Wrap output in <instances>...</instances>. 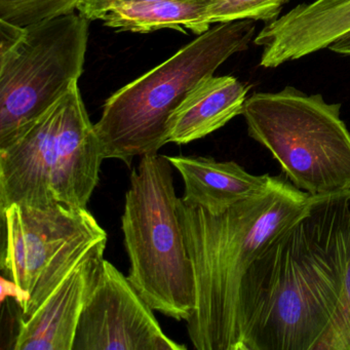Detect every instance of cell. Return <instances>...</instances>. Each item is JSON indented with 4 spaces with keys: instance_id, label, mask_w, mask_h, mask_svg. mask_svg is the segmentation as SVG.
I'll return each mask as SVG.
<instances>
[{
    "instance_id": "2e32d148",
    "label": "cell",
    "mask_w": 350,
    "mask_h": 350,
    "mask_svg": "<svg viewBox=\"0 0 350 350\" xmlns=\"http://www.w3.org/2000/svg\"><path fill=\"white\" fill-rule=\"evenodd\" d=\"M288 0H208L206 20L208 25L241 20L270 22L278 19Z\"/></svg>"
},
{
    "instance_id": "9a60e30c",
    "label": "cell",
    "mask_w": 350,
    "mask_h": 350,
    "mask_svg": "<svg viewBox=\"0 0 350 350\" xmlns=\"http://www.w3.org/2000/svg\"><path fill=\"white\" fill-rule=\"evenodd\" d=\"M81 0H0V20L27 28L75 13Z\"/></svg>"
},
{
    "instance_id": "ba28073f",
    "label": "cell",
    "mask_w": 350,
    "mask_h": 350,
    "mask_svg": "<svg viewBox=\"0 0 350 350\" xmlns=\"http://www.w3.org/2000/svg\"><path fill=\"white\" fill-rule=\"evenodd\" d=\"M1 216V270L29 296L22 317L32 314L91 250L108 241L87 208L12 204Z\"/></svg>"
},
{
    "instance_id": "5b68a950",
    "label": "cell",
    "mask_w": 350,
    "mask_h": 350,
    "mask_svg": "<svg viewBox=\"0 0 350 350\" xmlns=\"http://www.w3.org/2000/svg\"><path fill=\"white\" fill-rule=\"evenodd\" d=\"M172 167L165 155L141 157L131 175L122 229L131 284L153 310L180 321L193 312L196 284Z\"/></svg>"
},
{
    "instance_id": "7c38bea8",
    "label": "cell",
    "mask_w": 350,
    "mask_h": 350,
    "mask_svg": "<svg viewBox=\"0 0 350 350\" xmlns=\"http://www.w3.org/2000/svg\"><path fill=\"white\" fill-rule=\"evenodd\" d=\"M184 181L183 198L190 206L221 214L233 204L263 192L271 176L253 175L234 161L212 157H167Z\"/></svg>"
},
{
    "instance_id": "9c48e42d",
    "label": "cell",
    "mask_w": 350,
    "mask_h": 350,
    "mask_svg": "<svg viewBox=\"0 0 350 350\" xmlns=\"http://www.w3.org/2000/svg\"><path fill=\"white\" fill-rule=\"evenodd\" d=\"M165 335L128 276L104 259L79 319L73 350H185Z\"/></svg>"
},
{
    "instance_id": "7a4b0ae2",
    "label": "cell",
    "mask_w": 350,
    "mask_h": 350,
    "mask_svg": "<svg viewBox=\"0 0 350 350\" xmlns=\"http://www.w3.org/2000/svg\"><path fill=\"white\" fill-rule=\"evenodd\" d=\"M312 200L288 180L274 176L263 192L221 214L178 200L193 266L196 306L186 323L196 349L243 350L239 294L243 278L262 251L308 213Z\"/></svg>"
},
{
    "instance_id": "30bf717a",
    "label": "cell",
    "mask_w": 350,
    "mask_h": 350,
    "mask_svg": "<svg viewBox=\"0 0 350 350\" xmlns=\"http://www.w3.org/2000/svg\"><path fill=\"white\" fill-rule=\"evenodd\" d=\"M106 245H96L32 314L21 317L12 349L73 350L79 319L101 274Z\"/></svg>"
},
{
    "instance_id": "4fadbf2b",
    "label": "cell",
    "mask_w": 350,
    "mask_h": 350,
    "mask_svg": "<svg viewBox=\"0 0 350 350\" xmlns=\"http://www.w3.org/2000/svg\"><path fill=\"white\" fill-rule=\"evenodd\" d=\"M249 87L230 75L202 79L167 122V143L185 145L223 128L243 113Z\"/></svg>"
},
{
    "instance_id": "52a82bcc",
    "label": "cell",
    "mask_w": 350,
    "mask_h": 350,
    "mask_svg": "<svg viewBox=\"0 0 350 350\" xmlns=\"http://www.w3.org/2000/svg\"><path fill=\"white\" fill-rule=\"evenodd\" d=\"M90 20L75 13L25 29L0 52V146L50 109L83 72Z\"/></svg>"
},
{
    "instance_id": "6da1fadb",
    "label": "cell",
    "mask_w": 350,
    "mask_h": 350,
    "mask_svg": "<svg viewBox=\"0 0 350 350\" xmlns=\"http://www.w3.org/2000/svg\"><path fill=\"white\" fill-rule=\"evenodd\" d=\"M349 192L313 196L250 266L239 294L243 350H315L343 292Z\"/></svg>"
},
{
    "instance_id": "e0dca14e",
    "label": "cell",
    "mask_w": 350,
    "mask_h": 350,
    "mask_svg": "<svg viewBox=\"0 0 350 350\" xmlns=\"http://www.w3.org/2000/svg\"><path fill=\"white\" fill-rule=\"evenodd\" d=\"M315 350H350V215L348 222L347 267L341 300L331 325Z\"/></svg>"
},
{
    "instance_id": "ffe728a7",
    "label": "cell",
    "mask_w": 350,
    "mask_h": 350,
    "mask_svg": "<svg viewBox=\"0 0 350 350\" xmlns=\"http://www.w3.org/2000/svg\"><path fill=\"white\" fill-rule=\"evenodd\" d=\"M327 49H329L332 52L336 53V54L350 56V31L338 38Z\"/></svg>"
},
{
    "instance_id": "ac0fdd59",
    "label": "cell",
    "mask_w": 350,
    "mask_h": 350,
    "mask_svg": "<svg viewBox=\"0 0 350 350\" xmlns=\"http://www.w3.org/2000/svg\"><path fill=\"white\" fill-rule=\"evenodd\" d=\"M159 1V0H81L77 10L79 14L90 21L101 20L110 10L129 3Z\"/></svg>"
},
{
    "instance_id": "8992f818",
    "label": "cell",
    "mask_w": 350,
    "mask_h": 350,
    "mask_svg": "<svg viewBox=\"0 0 350 350\" xmlns=\"http://www.w3.org/2000/svg\"><path fill=\"white\" fill-rule=\"evenodd\" d=\"M341 105L286 87L247 98V133L280 163L288 181L310 196L350 191V132Z\"/></svg>"
},
{
    "instance_id": "8fae6325",
    "label": "cell",
    "mask_w": 350,
    "mask_h": 350,
    "mask_svg": "<svg viewBox=\"0 0 350 350\" xmlns=\"http://www.w3.org/2000/svg\"><path fill=\"white\" fill-rule=\"evenodd\" d=\"M350 31V0H314L266 24L255 38L263 46L260 65L276 68L329 48Z\"/></svg>"
},
{
    "instance_id": "d6986e66",
    "label": "cell",
    "mask_w": 350,
    "mask_h": 350,
    "mask_svg": "<svg viewBox=\"0 0 350 350\" xmlns=\"http://www.w3.org/2000/svg\"><path fill=\"white\" fill-rule=\"evenodd\" d=\"M1 302H5L7 297H13L16 302L19 304L21 310H23L27 306L29 296L25 291L22 290L18 284H16L13 280L5 278V275L1 276Z\"/></svg>"
},
{
    "instance_id": "3957f363",
    "label": "cell",
    "mask_w": 350,
    "mask_h": 350,
    "mask_svg": "<svg viewBox=\"0 0 350 350\" xmlns=\"http://www.w3.org/2000/svg\"><path fill=\"white\" fill-rule=\"evenodd\" d=\"M79 85L0 146V212L12 204L87 208L104 161Z\"/></svg>"
},
{
    "instance_id": "5bb4252c",
    "label": "cell",
    "mask_w": 350,
    "mask_h": 350,
    "mask_svg": "<svg viewBox=\"0 0 350 350\" xmlns=\"http://www.w3.org/2000/svg\"><path fill=\"white\" fill-rule=\"evenodd\" d=\"M208 0H159L129 3L114 8L102 17L107 27L118 31L148 33L174 29L186 33H204L210 29L206 20Z\"/></svg>"
},
{
    "instance_id": "277c9868",
    "label": "cell",
    "mask_w": 350,
    "mask_h": 350,
    "mask_svg": "<svg viewBox=\"0 0 350 350\" xmlns=\"http://www.w3.org/2000/svg\"><path fill=\"white\" fill-rule=\"evenodd\" d=\"M255 32L253 20L219 24L108 98L95 124L104 159L131 165L136 157L157 154L167 144L174 110L227 59L247 50Z\"/></svg>"
}]
</instances>
